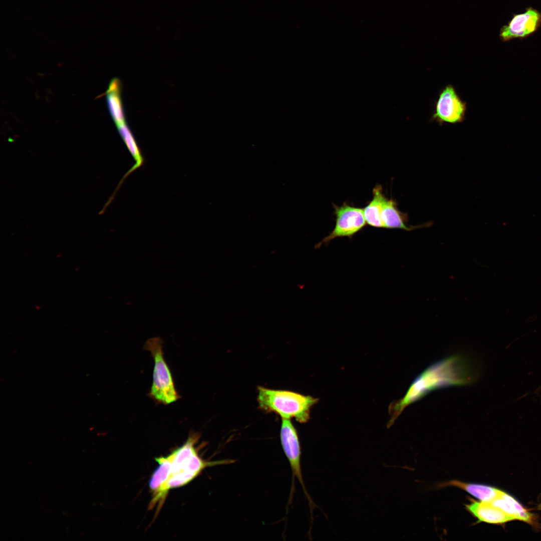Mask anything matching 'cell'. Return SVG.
Instances as JSON below:
<instances>
[{
	"mask_svg": "<svg viewBox=\"0 0 541 541\" xmlns=\"http://www.w3.org/2000/svg\"><path fill=\"white\" fill-rule=\"evenodd\" d=\"M106 94L108 110L116 125L126 122L121 97V84L118 78H113L110 81Z\"/></svg>",
	"mask_w": 541,
	"mask_h": 541,
	"instance_id": "7c38bea8",
	"label": "cell"
},
{
	"mask_svg": "<svg viewBox=\"0 0 541 541\" xmlns=\"http://www.w3.org/2000/svg\"><path fill=\"white\" fill-rule=\"evenodd\" d=\"M440 487L455 486L460 488L479 501L489 502L498 496L501 490L493 486L474 483H467L457 480H450L440 484Z\"/></svg>",
	"mask_w": 541,
	"mask_h": 541,
	"instance_id": "4fadbf2b",
	"label": "cell"
},
{
	"mask_svg": "<svg viewBox=\"0 0 541 541\" xmlns=\"http://www.w3.org/2000/svg\"><path fill=\"white\" fill-rule=\"evenodd\" d=\"M199 437L198 433L190 434L184 444L173 452L170 474L162 490L164 494L167 495L171 489L187 484L206 467L232 462L229 460L216 461L203 460L194 447Z\"/></svg>",
	"mask_w": 541,
	"mask_h": 541,
	"instance_id": "7a4b0ae2",
	"label": "cell"
},
{
	"mask_svg": "<svg viewBox=\"0 0 541 541\" xmlns=\"http://www.w3.org/2000/svg\"><path fill=\"white\" fill-rule=\"evenodd\" d=\"M381 216L385 228L410 230L413 227L406 225L404 215L398 209L395 201L392 199L385 198L382 203Z\"/></svg>",
	"mask_w": 541,
	"mask_h": 541,
	"instance_id": "9a60e30c",
	"label": "cell"
},
{
	"mask_svg": "<svg viewBox=\"0 0 541 541\" xmlns=\"http://www.w3.org/2000/svg\"><path fill=\"white\" fill-rule=\"evenodd\" d=\"M280 438L284 452L291 465L293 476L300 482L309 500L311 508L314 504L307 492L303 478L301 465V447L296 429L290 419H282Z\"/></svg>",
	"mask_w": 541,
	"mask_h": 541,
	"instance_id": "ba28073f",
	"label": "cell"
},
{
	"mask_svg": "<svg viewBox=\"0 0 541 541\" xmlns=\"http://www.w3.org/2000/svg\"><path fill=\"white\" fill-rule=\"evenodd\" d=\"M466 110V102L461 99L453 86L448 84L438 94L430 120L440 126L444 123H462L465 119Z\"/></svg>",
	"mask_w": 541,
	"mask_h": 541,
	"instance_id": "5b68a950",
	"label": "cell"
},
{
	"mask_svg": "<svg viewBox=\"0 0 541 541\" xmlns=\"http://www.w3.org/2000/svg\"><path fill=\"white\" fill-rule=\"evenodd\" d=\"M471 501L465 504V508L479 522L501 524L512 521L504 512L489 502Z\"/></svg>",
	"mask_w": 541,
	"mask_h": 541,
	"instance_id": "30bf717a",
	"label": "cell"
},
{
	"mask_svg": "<svg viewBox=\"0 0 541 541\" xmlns=\"http://www.w3.org/2000/svg\"><path fill=\"white\" fill-rule=\"evenodd\" d=\"M163 341L160 337L149 339L144 345V349L149 351L154 359L153 381L148 393L157 404L167 405L180 398L175 388L170 368L164 357Z\"/></svg>",
	"mask_w": 541,
	"mask_h": 541,
	"instance_id": "277c9868",
	"label": "cell"
},
{
	"mask_svg": "<svg viewBox=\"0 0 541 541\" xmlns=\"http://www.w3.org/2000/svg\"><path fill=\"white\" fill-rule=\"evenodd\" d=\"M381 185H376L373 189V198L363 208L366 223L375 227H384L381 213L383 202L385 198Z\"/></svg>",
	"mask_w": 541,
	"mask_h": 541,
	"instance_id": "5bb4252c",
	"label": "cell"
},
{
	"mask_svg": "<svg viewBox=\"0 0 541 541\" xmlns=\"http://www.w3.org/2000/svg\"><path fill=\"white\" fill-rule=\"evenodd\" d=\"M540 26L541 13L529 7L523 13L513 14L508 23L500 28L499 37L502 42L524 39L536 32Z\"/></svg>",
	"mask_w": 541,
	"mask_h": 541,
	"instance_id": "52a82bcc",
	"label": "cell"
},
{
	"mask_svg": "<svg viewBox=\"0 0 541 541\" xmlns=\"http://www.w3.org/2000/svg\"><path fill=\"white\" fill-rule=\"evenodd\" d=\"M336 224L333 231L316 246L320 247L336 238L350 237L361 230L366 225L363 209L354 207L346 202L341 206L333 204Z\"/></svg>",
	"mask_w": 541,
	"mask_h": 541,
	"instance_id": "8992f818",
	"label": "cell"
},
{
	"mask_svg": "<svg viewBox=\"0 0 541 541\" xmlns=\"http://www.w3.org/2000/svg\"><path fill=\"white\" fill-rule=\"evenodd\" d=\"M540 509L541 510V505L540 506Z\"/></svg>",
	"mask_w": 541,
	"mask_h": 541,
	"instance_id": "e0dca14e",
	"label": "cell"
},
{
	"mask_svg": "<svg viewBox=\"0 0 541 541\" xmlns=\"http://www.w3.org/2000/svg\"><path fill=\"white\" fill-rule=\"evenodd\" d=\"M489 502L504 512L511 520H518L531 525H536L533 514L528 512L513 497L502 490L498 496Z\"/></svg>",
	"mask_w": 541,
	"mask_h": 541,
	"instance_id": "9c48e42d",
	"label": "cell"
},
{
	"mask_svg": "<svg viewBox=\"0 0 541 541\" xmlns=\"http://www.w3.org/2000/svg\"><path fill=\"white\" fill-rule=\"evenodd\" d=\"M478 377L476 366L461 354L453 355L430 365L412 382L404 396L389 408L391 425L404 409L437 389L472 384Z\"/></svg>",
	"mask_w": 541,
	"mask_h": 541,
	"instance_id": "6da1fadb",
	"label": "cell"
},
{
	"mask_svg": "<svg viewBox=\"0 0 541 541\" xmlns=\"http://www.w3.org/2000/svg\"><path fill=\"white\" fill-rule=\"evenodd\" d=\"M257 400L260 409L267 412H274L282 419L294 418L300 423L310 418V409L318 399L310 396L282 390H274L264 387L257 388Z\"/></svg>",
	"mask_w": 541,
	"mask_h": 541,
	"instance_id": "3957f363",
	"label": "cell"
},
{
	"mask_svg": "<svg viewBox=\"0 0 541 541\" xmlns=\"http://www.w3.org/2000/svg\"><path fill=\"white\" fill-rule=\"evenodd\" d=\"M117 127L119 133L123 141L126 145L129 152L131 154L134 160L135 161V164L125 174L123 178L120 181V183L118 185L116 190L110 199L111 201L116 192L119 188L121 186L123 182L125 180L126 177L128 176L131 173L136 170L138 168L141 167L145 163V158L143 157L141 150L139 147L137 141L133 135L131 129L127 124L126 122L116 126Z\"/></svg>",
	"mask_w": 541,
	"mask_h": 541,
	"instance_id": "8fae6325",
	"label": "cell"
},
{
	"mask_svg": "<svg viewBox=\"0 0 541 541\" xmlns=\"http://www.w3.org/2000/svg\"><path fill=\"white\" fill-rule=\"evenodd\" d=\"M173 457V452L166 457L155 458L159 465L152 474L149 481V487L152 492V497L156 496L163 488L167 482L171 470Z\"/></svg>",
	"mask_w": 541,
	"mask_h": 541,
	"instance_id": "2e32d148",
	"label": "cell"
}]
</instances>
